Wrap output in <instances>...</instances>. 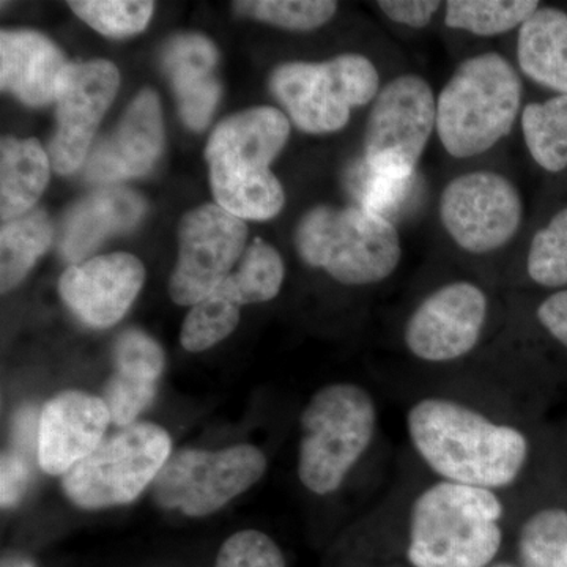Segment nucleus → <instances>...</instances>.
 Returning <instances> with one entry per match:
<instances>
[{
	"label": "nucleus",
	"mask_w": 567,
	"mask_h": 567,
	"mask_svg": "<svg viewBox=\"0 0 567 567\" xmlns=\"http://www.w3.org/2000/svg\"><path fill=\"white\" fill-rule=\"evenodd\" d=\"M406 431L425 464L450 483L494 491L513 484L527 464L528 440L518 429L446 399L416 402Z\"/></svg>",
	"instance_id": "f257e3e1"
},
{
	"label": "nucleus",
	"mask_w": 567,
	"mask_h": 567,
	"mask_svg": "<svg viewBox=\"0 0 567 567\" xmlns=\"http://www.w3.org/2000/svg\"><path fill=\"white\" fill-rule=\"evenodd\" d=\"M520 71L499 52L458 63L436 95V136L447 155L476 158L505 141L520 121Z\"/></svg>",
	"instance_id": "f03ea898"
},
{
	"label": "nucleus",
	"mask_w": 567,
	"mask_h": 567,
	"mask_svg": "<svg viewBox=\"0 0 567 567\" xmlns=\"http://www.w3.org/2000/svg\"><path fill=\"white\" fill-rule=\"evenodd\" d=\"M502 517L494 491L436 483L413 505L409 559L415 567H486L502 546Z\"/></svg>",
	"instance_id": "7ed1b4c3"
},
{
	"label": "nucleus",
	"mask_w": 567,
	"mask_h": 567,
	"mask_svg": "<svg viewBox=\"0 0 567 567\" xmlns=\"http://www.w3.org/2000/svg\"><path fill=\"white\" fill-rule=\"evenodd\" d=\"M295 245L306 264L346 286L386 281L402 260L398 227L363 205H319L300 219Z\"/></svg>",
	"instance_id": "20e7f679"
},
{
	"label": "nucleus",
	"mask_w": 567,
	"mask_h": 567,
	"mask_svg": "<svg viewBox=\"0 0 567 567\" xmlns=\"http://www.w3.org/2000/svg\"><path fill=\"white\" fill-rule=\"evenodd\" d=\"M377 427V406L364 388L334 383L312 395L301 415L298 476L309 492L338 491L365 453Z\"/></svg>",
	"instance_id": "39448f33"
},
{
	"label": "nucleus",
	"mask_w": 567,
	"mask_h": 567,
	"mask_svg": "<svg viewBox=\"0 0 567 567\" xmlns=\"http://www.w3.org/2000/svg\"><path fill=\"white\" fill-rule=\"evenodd\" d=\"M382 89L371 59L341 54L327 62H289L271 76V91L295 125L305 133L344 128L354 107L374 103Z\"/></svg>",
	"instance_id": "423d86ee"
},
{
	"label": "nucleus",
	"mask_w": 567,
	"mask_h": 567,
	"mask_svg": "<svg viewBox=\"0 0 567 567\" xmlns=\"http://www.w3.org/2000/svg\"><path fill=\"white\" fill-rule=\"evenodd\" d=\"M171 436L159 425L134 423L103 440L63 476V491L84 509L128 505L155 483L169 461Z\"/></svg>",
	"instance_id": "0eeeda50"
},
{
	"label": "nucleus",
	"mask_w": 567,
	"mask_h": 567,
	"mask_svg": "<svg viewBox=\"0 0 567 567\" xmlns=\"http://www.w3.org/2000/svg\"><path fill=\"white\" fill-rule=\"evenodd\" d=\"M436 133V95L416 73L388 81L371 104L364 130L369 173L412 181Z\"/></svg>",
	"instance_id": "6e6552de"
},
{
	"label": "nucleus",
	"mask_w": 567,
	"mask_h": 567,
	"mask_svg": "<svg viewBox=\"0 0 567 567\" xmlns=\"http://www.w3.org/2000/svg\"><path fill=\"white\" fill-rule=\"evenodd\" d=\"M265 470L267 457L252 445L186 450L163 466L153 483V495L166 509H178L189 517L210 516L254 486Z\"/></svg>",
	"instance_id": "1a4fd4ad"
},
{
	"label": "nucleus",
	"mask_w": 567,
	"mask_h": 567,
	"mask_svg": "<svg viewBox=\"0 0 567 567\" xmlns=\"http://www.w3.org/2000/svg\"><path fill=\"white\" fill-rule=\"evenodd\" d=\"M439 218L458 249L484 256L513 241L524 221V199L516 183L495 171H470L440 193Z\"/></svg>",
	"instance_id": "9d476101"
},
{
	"label": "nucleus",
	"mask_w": 567,
	"mask_h": 567,
	"mask_svg": "<svg viewBox=\"0 0 567 567\" xmlns=\"http://www.w3.org/2000/svg\"><path fill=\"white\" fill-rule=\"evenodd\" d=\"M244 219L216 205L189 212L181 226V256L171 278L175 303L194 306L215 292L245 252Z\"/></svg>",
	"instance_id": "9b49d317"
},
{
	"label": "nucleus",
	"mask_w": 567,
	"mask_h": 567,
	"mask_svg": "<svg viewBox=\"0 0 567 567\" xmlns=\"http://www.w3.org/2000/svg\"><path fill=\"white\" fill-rule=\"evenodd\" d=\"M487 316L488 298L477 284L447 282L429 293L406 320V349L427 363L461 360L475 350Z\"/></svg>",
	"instance_id": "f8f14e48"
},
{
	"label": "nucleus",
	"mask_w": 567,
	"mask_h": 567,
	"mask_svg": "<svg viewBox=\"0 0 567 567\" xmlns=\"http://www.w3.org/2000/svg\"><path fill=\"white\" fill-rule=\"evenodd\" d=\"M121 76L114 63H71L58 87V132L50 145L59 174L74 173L87 158L93 134L117 93Z\"/></svg>",
	"instance_id": "ddd939ff"
},
{
	"label": "nucleus",
	"mask_w": 567,
	"mask_h": 567,
	"mask_svg": "<svg viewBox=\"0 0 567 567\" xmlns=\"http://www.w3.org/2000/svg\"><path fill=\"white\" fill-rule=\"evenodd\" d=\"M144 279V267L136 257L115 252L70 267L62 275L59 292L82 322L107 328L126 315Z\"/></svg>",
	"instance_id": "4468645a"
},
{
	"label": "nucleus",
	"mask_w": 567,
	"mask_h": 567,
	"mask_svg": "<svg viewBox=\"0 0 567 567\" xmlns=\"http://www.w3.org/2000/svg\"><path fill=\"white\" fill-rule=\"evenodd\" d=\"M111 415L103 398L70 390L54 395L40 413L39 465L65 476L103 442Z\"/></svg>",
	"instance_id": "2eb2a0df"
},
{
	"label": "nucleus",
	"mask_w": 567,
	"mask_h": 567,
	"mask_svg": "<svg viewBox=\"0 0 567 567\" xmlns=\"http://www.w3.org/2000/svg\"><path fill=\"white\" fill-rule=\"evenodd\" d=\"M164 145L162 107L152 91L130 104L112 136L91 152L85 177L92 182H121L151 171Z\"/></svg>",
	"instance_id": "dca6fc26"
},
{
	"label": "nucleus",
	"mask_w": 567,
	"mask_h": 567,
	"mask_svg": "<svg viewBox=\"0 0 567 567\" xmlns=\"http://www.w3.org/2000/svg\"><path fill=\"white\" fill-rule=\"evenodd\" d=\"M290 136V121L275 107H254L227 118L208 141L210 166L267 171Z\"/></svg>",
	"instance_id": "f3484780"
},
{
	"label": "nucleus",
	"mask_w": 567,
	"mask_h": 567,
	"mask_svg": "<svg viewBox=\"0 0 567 567\" xmlns=\"http://www.w3.org/2000/svg\"><path fill=\"white\" fill-rule=\"evenodd\" d=\"M164 369L162 347L142 331H125L114 349V372L104 386L103 401L111 421L122 427L152 404Z\"/></svg>",
	"instance_id": "a211bd4d"
},
{
	"label": "nucleus",
	"mask_w": 567,
	"mask_h": 567,
	"mask_svg": "<svg viewBox=\"0 0 567 567\" xmlns=\"http://www.w3.org/2000/svg\"><path fill=\"white\" fill-rule=\"evenodd\" d=\"M66 69L62 52L37 32H2L0 35V85L22 103L43 106L58 96Z\"/></svg>",
	"instance_id": "6ab92c4d"
},
{
	"label": "nucleus",
	"mask_w": 567,
	"mask_h": 567,
	"mask_svg": "<svg viewBox=\"0 0 567 567\" xmlns=\"http://www.w3.org/2000/svg\"><path fill=\"white\" fill-rule=\"evenodd\" d=\"M164 69L173 81L183 122L200 132L210 122L219 100L215 66L218 52L203 35L175 37L164 51Z\"/></svg>",
	"instance_id": "aec40b11"
},
{
	"label": "nucleus",
	"mask_w": 567,
	"mask_h": 567,
	"mask_svg": "<svg viewBox=\"0 0 567 567\" xmlns=\"http://www.w3.org/2000/svg\"><path fill=\"white\" fill-rule=\"evenodd\" d=\"M144 200L126 188L102 189L74 205L62 233V254L78 265L111 235L126 233L144 215Z\"/></svg>",
	"instance_id": "412c9836"
},
{
	"label": "nucleus",
	"mask_w": 567,
	"mask_h": 567,
	"mask_svg": "<svg viewBox=\"0 0 567 567\" xmlns=\"http://www.w3.org/2000/svg\"><path fill=\"white\" fill-rule=\"evenodd\" d=\"M518 71L529 81L567 95V13L539 7L517 32Z\"/></svg>",
	"instance_id": "4be33fe9"
},
{
	"label": "nucleus",
	"mask_w": 567,
	"mask_h": 567,
	"mask_svg": "<svg viewBox=\"0 0 567 567\" xmlns=\"http://www.w3.org/2000/svg\"><path fill=\"white\" fill-rule=\"evenodd\" d=\"M0 212L3 221L31 212L50 181L51 159L37 140H2Z\"/></svg>",
	"instance_id": "5701e85b"
},
{
	"label": "nucleus",
	"mask_w": 567,
	"mask_h": 567,
	"mask_svg": "<svg viewBox=\"0 0 567 567\" xmlns=\"http://www.w3.org/2000/svg\"><path fill=\"white\" fill-rule=\"evenodd\" d=\"M216 204L240 219L274 218L286 204L281 182L270 169L233 171L210 166Z\"/></svg>",
	"instance_id": "b1692460"
},
{
	"label": "nucleus",
	"mask_w": 567,
	"mask_h": 567,
	"mask_svg": "<svg viewBox=\"0 0 567 567\" xmlns=\"http://www.w3.org/2000/svg\"><path fill=\"white\" fill-rule=\"evenodd\" d=\"M528 153L547 173L567 169V95L528 103L520 115Z\"/></svg>",
	"instance_id": "393cba45"
},
{
	"label": "nucleus",
	"mask_w": 567,
	"mask_h": 567,
	"mask_svg": "<svg viewBox=\"0 0 567 567\" xmlns=\"http://www.w3.org/2000/svg\"><path fill=\"white\" fill-rule=\"evenodd\" d=\"M51 240V223L41 210L24 213L3 224L0 235V284L3 293L24 279Z\"/></svg>",
	"instance_id": "a878e982"
},
{
	"label": "nucleus",
	"mask_w": 567,
	"mask_h": 567,
	"mask_svg": "<svg viewBox=\"0 0 567 567\" xmlns=\"http://www.w3.org/2000/svg\"><path fill=\"white\" fill-rule=\"evenodd\" d=\"M539 7L536 0H450L443 20L454 31L492 39L518 31Z\"/></svg>",
	"instance_id": "bb28decb"
},
{
	"label": "nucleus",
	"mask_w": 567,
	"mask_h": 567,
	"mask_svg": "<svg viewBox=\"0 0 567 567\" xmlns=\"http://www.w3.org/2000/svg\"><path fill=\"white\" fill-rule=\"evenodd\" d=\"M284 264L274 246L256 240L246 249L237 271L227 276L213 293L237 306L265 303L281 290Z\"/></svg>",
	"instance_id": "cd10ccee"
},
{
	"label": "nucleus",
	"mask_w": 567,
	"mask_h": 567,
	"mask_svg": "<svg viewBox=\"0 0 567 567\" xmlns=\"http://www.w3.org/2000/svg\"><path fill=\"white\" fill-rule=\"evenodd\" d=\"M524 567H567V513L557 507L533 514L520 533Z\"/></svg>",
	"instance_id": "c85d7f7f"
},
{
	"label": "nucleus",
	"mask_w": 567,
	"mask_h": 567,
	"mask_svg": "<svg viewBox=\"0 0 567 567\" xmlns=\"http://www.w3.org/2000/svg\"><path fill=\"white\" fill-rule=\"evenodd\" d=\"M240 322V306L218 293L193 306L183 322L181 342L192 353L204 352L234 333Z\"/></svg>",
	"instance_id": "c756f323"
},
{
	"label": "nucleus",
	"mask_w": 567,
	"mask_h": 567,
	"mask_svg": "<svg viewBox=\"0 0 567 567\" xmlns=\"http://www.w3.org/2000/svg\"><path fill=\"white\" fill-rule=\"evenodd\" d=\"M529 278L544 287L567 284V207L537 230L527 257Z\"/></svg>",
	"instance_id": "7c9ffc66"
},
{
	"label": "nucleus",
	"mask_w": 567,
	"mask_h": 567,
	"mask_svg": "<svg viewBox=\"0 0 567 567\" xmlns=\"http://www.w3.org/2000/svg\"><path fill=\"white\" fill-rule=\"evenodd\" d=\"M71 10L87 22L103 35L121 37L134 35L144 31L145 25L151 21L153 2H121V0H73L70 2Z\"/></svg>",
	"instance_id": "2f4dec72"
},
{
	"label": "nucleus",
	"mask_w": 567,
	"mask_h": 567,
	"mask_svg": "<svg viewBox=\"0 0 567 567\" xmlns=\"http://www.w3.org/2000/svg\"><path fill=\"white\" fill-rule=\"evenodd\" d=\"M235 9L289 31H315L334 17L338 3L327 0H259L237 2Z\"/></svg>",
	"instance_id": "473e14b6"
},
{
	"label": "nucleus",
	"mask_w": 567,
	"mask_h": 567,
	"mask_svg": "<svg viewBox=\"0 0 567 567\" xmlns=\"http://www.w3.org/2000/svg\"><path fill=\"white\" fill-rule=\"evenodd\" d=\"M216 567H286L275 540L256 529L235 533L219 550Z\"/></svg>",
	"instance_id": "72a5a7b5"
},
{
	"label": "nucleus",
	"mask_w": 567,
	"mask_h": 567,
	"mask_svg": "<svg viewBox=\"0 0 567 567\" xmlns=\"http://www.w3.org/2000/svg\"><path fill=\"white\" fill-rule=\"evenodd\" d=\"M32 476L31 458L21 456L17 451L3 453L0 462V503L2 507L18 505L28 491Z\"/></svg>",
	"instance_id": "f704fd0d"
},
{
	"label": "nucleus",
	"mask_w": 567,
	"mask_h": 567,
	"mask_svg": "<svg viewBox=\"0 0 567 567\" xmlns=\"http://www.w3.org/2000/svg\"><path fill=\"white\" fill-rule=\"evenodd\" d=\"M445 3L436 0H382L377 2L386 20L409 29H424L431 25L435 14Z\"/></svg>",
	"instance_id": "c9c22d12"
},
{
	"label": "nucleus",
	"mask_w": 567,
	"mask_h": 567,
	"mask_svg": "<svg viewBox=\"0 0 567 567\" xmlns=\"http://www.w3.org/2000/svg\"><path fill=\"white\" fill-rule=\"evenodd\" d=\"M410 182L412 181L369 173L368 182H365L363 192H361L360 205H363L368 210L386 216V210H391L401 203V199H404Z\"/></svg>",
	"instance_id": "e433bc0d"
},
{
	"label": "nucleus",
	"mask_w": 567,
	"mask_h": 567,
	"mask_svg": "<svg viewBox=\"0 0 567 567\" xmlns=\"http://www.w3.org/2000/svg\"><path fill=\"white\" fill-rule=\"evenodd\" d=\"M39 425L40 416L35 406L28 405L17 413L11 427V447L21 456L39 461Z\"/></svg>",
	"instance_id": "4c0bfd02"
},
{
	"label": "nucleus",
	"mask_w": 567,
	"mask_h": 567,
	"mask_svg": "<svg viewBox=\"0 0 567 567\" xmlns=\"http://www.w3.org/2000/svg\"><path fill=\"white\" fill-rule=\"evenodd\" d=\"M537 319L559 344L567 347V290L547 297L537 308Z\"/></svg>",
	"instance_id": "58836bf2"
},
{
	"label": "nucleus",
	"mask_w": 567,
	"mask_h": 567,
	"mask_svg": "<svg viewBox=\"0 0 567 567\" xmlns=\"http://www.w3.org/2000/svg\"><path fill=\"white\" fill-rule=\"evenodd\" d=\"M2 567H35V565L28 558L9 557L3 559Z\"/></svg>",
	"instance_id": "ea45409f"
},
{
	"label": "nucleus",
	"mask_w": 567,
	"mask_h": 567,
	"mask_svg": "<svg viewBox=\"0 0 567 567\" xmlns=\"http://www.w3.org/2000/svg\"><path fill=\"white\" fill-rule=\"evenodd\" d=\"M492 567H516V566L509 565V563H499V565H495Z\"/></svg>",
	"instance_id": "a19ab883"
}]
</instances>
